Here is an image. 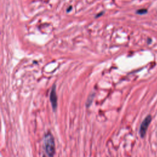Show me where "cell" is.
I'll use <instances>...</instances> for the list:
<instances>
[{
	"label": "cell",
	"instance_id": "6da1fadb",
	"mask_svg": "<svg viewBox=\"0 0 157 157\" xmlns=\"http://www.w3.org/2000/svg\"><path fill=\"white\" fill-rule=\"evenodd\" d=\"M44 146L46 154L49 157H53L55 154V143L53 136L48 131L44 137Z\"/></svg>",
	"mask_w": 157,
	"mask_h": 157
},
{
	"label": "cell",
	"instance_id": "7a4b0ae2",
	"mask_svg": "<svg viewBox=\"0 0 157 157\" xmlns=\"http://www.w3.org/2000/svg\"><path fill=\"white\" fill-rule=\"evenodd\" d=\"M151 122H152V116L150 115H147L145 118L144 120L142 122L140 126V128H139V134L142 138H144V137H145L147 129H148V127L149 125L150 124Z\"/></svg>",
	"mask_w": 157,
	"mask_h": 157
},
{
	"label": "cell",
	"instance_id": "3957f363",
	"mask_svg": "<svg viewBox=\"0 0 157 157\" xmlns=\"http://www.w3.org/2000/svg\"><path fill=\"white\" fill-rule=\"evenodd\" d=\"M57 92H56V85L54 84L52 86V90L50 93V101L51 102L52 107L53 111L55 112L57 110V108L58 106V103H57Z\"/></svg>",
	"mask_w": 157,
	"mask_h": 157
},
{
	"label": "cell",
	"instance_id": "277c9868",
	"mask_svg": "<svg viewBox=\"0 0 157 157\" xmlns=\"http://www.w3.org/2000/svg\"><path fill=\"white\" fill-rule=\"evenodd\" d=\"M94 96H95V93H92V94H91L89 96H88L87 101L86 102V106L87 107H89L91 106V104H92V102L93 100V98H94Z\"/></svg>",
	"mask_w": 157,
	"mask_h": 157
},
{
	"label": "cell",
	"instance_id": "5b68a950",
	"mask_svg": "<svg viewBox=\"0 0 157 157\" xmlns=\"http://www.w3.org/2000/svg\"><path fill=\"white\" fill-rule=\"evenodd\" d=\"M147 12V11L146 9H139L138 11H137V14H141V15H142V14H146Z\"/></svg>",
	"mask_w": 157,
	"mask_h": 157
},
{
	"label": "cell",
	"instance_id": "8992f818",
	"mask_svg": "<svg viewBox=\"0 0 157 157\" xmlns=\"http://www.w3.org/2000/svg\"><path fill=\"white\" fill-rule=\"evenodd\" d=\"M102 12H101L100 14H98V15H96V18H98V17H100V16H101V15H102Z\"/></svg>",
	"mask_w": 157,
	"mask_h": 157
},
{
	"label": "cell",
	"instance_id": "52a82bcc",
	"mask_svg": "<svg viewBox=\"0 0 157 157\" xmlns=\"http://www.w3.org/2000/svg\"><path fill=\"white\" fill-rule=\"evenodd\" d=\"M71 9H72V8H71V7H70V9H69V8H68V9H67V12H68V11H71Z\"/></svg>",
	"mask_w": 157,
	"mask_h": 157
},
{
	"label": "cell",
	"instance_id": "ba28073f",
	"mask_svg": "<svg viewBox=\"0 0 157 157\" xmlns=\"http://www.w3.org/2000/svg\"><path fill=\"white\" fill-rule=\"evenodd\" d=\"M42 157H46V155H43Z\"/></svg>",
	"mask_w": 157,
	"mask_h": 157
}]
</instances>
